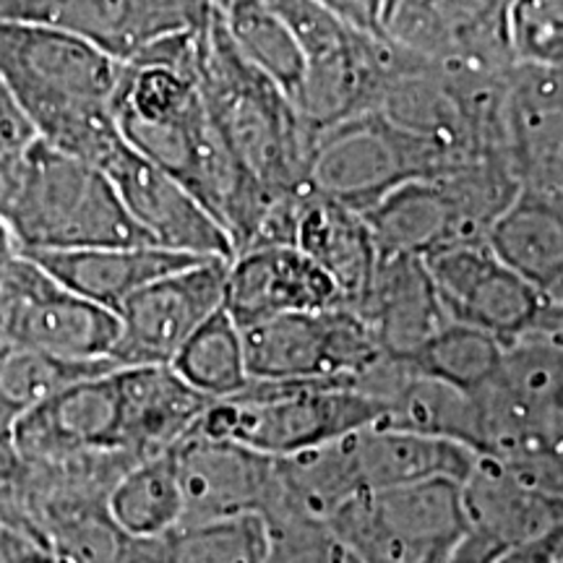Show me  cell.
I'll return each mask as SVG.
<instances>
[{
	"instance_id": "obj_1",
	"label": "cell",
	"mask_w": 563,
	"mask_h": 563,
	"mask_svg": "<svg viewBox=\"0 0 563 563\" xmlns=\"http://www.w3.org/2000/svg\"><path fill=\"white\" fill-rule=\"evenodd\" d=\"M199 30L167 34L123 60L112 118L131 150L173 175L214 217L235 258L256 245L285 196L253 180L211 123L196 79Z\"/></svg>"
},
{
	"instance_id": "obj_2",
	"label": "cell",
	"mask_w": 563,
	"mask_h": 563,
	"mask_svg": "<svg viewBox=\"0 0 563 563\" xmlns=\"http://www.w3.org/2000/svg\"><path fill=\"white\" fill-rule=\"evenodd\" d=\"M121 70L123 60L76 34L0 21V76L34 136L95 167L123 141L112 118Z\"/></svg>"
},
{
	"instance_id": "obj_3",
	"label": "cell",
	"mask_w": 563,
	"mask_h": 563,
	"mask_svg": "<svg viewBox=\"0 0 563 563\" xmlns=\"http://www.w3.org/2000/svg\"><path fill=\"white\" fill-rule=\"evenodd\" d=\"M196 79L203 108L232 157L277 196H306L313 129L277 84L230 40L220 11L196 34Z\"/></svg>"
},
{
	"instance_id": "obj_4",
	"label": "cell",
	"mask_w": 563,
	"mask_h": 563,
	"mask_svg": "<svg viewBox=\"0 0 563 563\" xmlns=\"http://www.w3.org/2000/svg\"><path fill=\"white\" fill-rule=\"evenodd\" d=\"M3 222L21 253L154 245L100 167L42 139L21 152L19 191Z\"/></svg>"
},
{
	"instance_id": "obj_5",
	"label": "cell",
	"mask_w": 563,
	"mask_h": 563,
	"mask_svg": "<svg viewBox=\"0 0 563 563\" xmlns=\"http://www.w3.org/2000/svg\"><path fill=\"white\" fill-rule=\"evenodd\" d=\"M384 415V405L357 391L352 378H251L245 389L211 402L194 433L235 441L272 460H285L378 426Z\"/></svg>"
},
{
	"instance_id": "obj_6",
	"label": "cell",
	"mask_w": 563,
	"mask_h": 563,
	"mask_svg": "<svg viewBox=\"0 0 563 563\" xmlns=\"http://www.w3.org/2000/svg\"><path fill=\"white\" fill-rule=\"evenodd\" d=\"M298 40L306 79L295 100L313 131L373 110L389 68L386 37L357 32L319 0H269Z\"/></svg>"
},
{
	"instance_id": "obj_7",
	"label": "cell",
	"mask_w": 563,
	"mask_h": 563,
	"mask_svg": "<svg viewBox=\"0 0 563 563\" xmlns=\"http://www.w3.org/2000/svg\"><path fill=\"white\" fill-rule=\"evenodd\" d=\"M449 165L433 144L368 110L313 131L308 188L365 214L402 183L433 180Z\"/></svg>"
},
{
	"instance_id": "obj_8",
	"label": "cell",
	"mask_w": 563,
	"mask_h": 563,
	"mask_svg": "<svg viewBox=\"0 0 563 563\" xmlns=\"http://www.w3.org/2000/svg\"><path fill=\"white\" fill-rule=\"evenodd\" d=\"M323 527L363 563H426L467 532L462 483L365 490L342 504Z\"/></svg>"
},
{
	"instance_id": "obj_9",
	"label": "cell",
	"mask_w": 563,
	"mask_h": 563,
	"mask_svg": "<svg viewBox=\"0 0 563 563\" xmlns=\"http://www.w3.org/2000/svg\"><path fill=\"white\" fill-rule=\"evenodd\" d=\"M118 313L70 292L26 253L0 264V342L76 363L112 361Z\"/></svg>"
},
{
	"instance_id": "obj_10",
	"label": "cell",
	"mask_w": 563,
	"mask_h": 563,
	"mask_svg": "<svg viewBox=\"0 0 563 563\" xmlns=\"http://www.w3.org/2000/svg\"><path fill=\"white\" fill-rule=\"evenodd\" d=\"M241 336L249 376L258 382L352 378L384 355L347 306L277 316L243 327Z\"/></svg>"
},
{
	"instance_id": "obj_11",
	"label": "cell",
	"mask_w": 563,
	"mask_h": 563,
	"mask_svg": "<svg viewBox=\"0 0 563 563\" xmlns=\"http://www.w3.org/2000/svg\"><path fill=\"white\" fill-rule=\"evenodd\" d=\"M228 258H201L150 282L118 308L121 334L112 363L170 365L191 336L224 308Z\"/></svg>"
},
{
	"instance_id": "obj_12",
	"label": "cell",
	"mask_w": 563,
	"mask_h": 563,
	"mask_svg": "<svg viewBox=\"0 0 563 563\" xmlns=\"http://www.w3.org/2000/svg\"><path fill=\"white\" fill-rule=\"evenodd\" d=\"M211 11L209 0H0V21L55 26L95 42L118 60L167 34L199 30Z\"/></svg>"
},
{
	"instance_id": "obj_13",
	"label": "cell",
	"mask_w": 563,
	"mask_h": 563,
	"mask_svg": "<svg viewBox=\"0 0 563 563\" xmlns=\"http://www.w3.org/2000/svg\"><path fill=\"white\" fill-rule=\"evenodd\" d=\"M422 262L449 321L481 329L504 344L522 334L545 302L488 243L449 245Z\"/></svg>"
},
{
	"instance_id": "obj_14",
	"label": "cell",
	"mask_w": 563,
	"mask_h": 563,
	"mask_svg": "<svg viewBox=\"0 0 563 563\" xmlns=\"http://www.w3.org/2000/svg\"><path fill=\"white\" fill-rule=\"evenodd\" d=\"M511 0H391L384 37L435 63L509 68L506 32Z\"/></svg>"
},
{
	"instance_id": "obj_15",
	"label": "cell",
	"mask_w": 563,
	"mask_h": 563,
	"mask_svg": "<svg viewBox=\"0 0 563 563\" xmlns=\"http://www.w3.org/2000/svg\"><path fill=\"white\" fill-rule=\"evenodd\" d=\"M131 220L154 245L199 258H232V245L214 217L173 175L141 157L125 141L100 162Z\"/></svg>"
},
{
	"instance_id": "obj_16",
	"label": "cell",
	"mask_w": 563,
	"mask_h": 563,
	"mask_svg": "<svg viewBox=\"0 0 563 563\" xmlns=\"http://www.w3.org/2000/svg\"><path fill=\"white\" fill-rule=\"evenodd\" d=\"M173 456L183 496L180 527L264 514L274 490L277 460L235 441L194 431L175 443Z\"/></svg>"
},
{
	"instance_id": "obj_17",
	"label": "cell",
	"mask_w": 563,
	"mask_h": 563,
	"mask_svg": "<svg viewBox=\"0 0 563 563\" xmlns=\"http://www.w3.org/2000/svg\"><path fill=\"white\" fill-rule=\"evenodd\" d=\"M506 150L519 194L563 199V68L514 63Z\"/></svg>"
},
{
	"instance_id": "obj_18",
	"label": "cell",
	"mask_w": 563,
	"mask_h": 563,
	"mask_svg": "<svg viewBox=\"0 0 563 563\" xmlns=\"http://www.w3.org/2000/svg\"><path fill=\"white\" fill-rule=\"evenodd\" d=\"M115 371V368H112ZM112 371L81 378L13 426L16 462H51L89 452H121V405Z\"/></svg>"
},
{
	"instance_id": "obj_19",
	"label": "cell",
	"mask_w": 563,
	"mask_h": 563,
	"mask_svg": "<svg viewBox=\"0 0 563 563\" xmlns=\"http://www.w3.org/2000/svg\"><path fill=\"white\" fill-rule=\"evenodd\" d=\"M344 306L336 285L295 245L253 249L230 258L224 311L238 329L285 313H311Z\"/></svg>"
},
{
	"instance_id": "obj_20",
	"label": "cell",
	"mask_w": 563,
	"mask_h": 563,
	"mask_svg": "<svg viewBox=\"0 0 563 563\" xmlns=\"http://www.w3.org/2000/svg\"><path fill=\"white\" fill-rule=\"evenodd\" d=\"M112 376L121 405L118 446L131 460L170 452L211 405V399L183 382L173 365H123Z\"/></svg>"
},
{
	"instance_id": "obj_21",
	"label": "cell",
	"mask_w": 563,
	"mask_h": 563,
	"mask_svg": "<svg viewBox=\"0 0 563 563\" xmlns=\"http://www.w3.org/2000/svg\"><path fill=\"white\" fill-rule=\"evenodd\" d=\"M386 355L410 357L449 323L422 258L378 256L368 290L352 306Z\"/></svg>"
},
{
	"instance_id": "obj_22",
	"label": "cell",
	"mask_w": 563,
	"mask_h": 563,
	"mask_svg": "<svg viewBox=\"0 0 563 563\" xmlns=\"http://www.w3.org/2000/svg\"><path fill=\"white\" fill-rule=\"evenodd\" d=\"M51 277L97 306L118 313V308L150 282L186 269L199 256L167 251L159 245H118V249L40 251L26 253Z\"/></svg>"
},
{
	"instance_id": "obj_23",
	"label": "cell",
	"mask_w": 563,
	"mask_h": 563,
	"mask_svg": "<svg viewBox=\"0 0 563 563\" xmlns=\"http://www.w3.org/2000/svg\"><path fill=\"white\" fill-rule=\"evenodd\" d=\"M352 460L365 490H386L428 481L464 483L473 473V449L435 435L371 426L350 433Z\"/></svg>"
},
{
	"instance_id": "obj_24",
	"label": "cell",
	"mask_w": 563,
	"mask_h": 563,
	"mask_svg": "<svg viewBox=\"0 0 563 563\" xmlns=\"http://www.w3.org/2000/svg\"><path fill=\"white\" fill-rule=\"evenodd\" d=\"M292 245L332 277L347 308L368 290L378 249L361 211L321 194H306L298 209Z\"/></svg>"
},
{
	"instance_id": "obj_25",
	"label": "cell",
	"mask_w": 563,
	"mask_h": 563,
	"mask_svg": "<svg viewBox=\"0 0 563 563\" xmlns=\"http://www.w3.org/2000/svg\"><path fill=\"white\" fill-rule=\"evenodd\" d=\"M467 530L490 538L501 551L540 538L563 522V506L514 481L493 456L477 454L467 481L462 483Z\"/></svg>"
},
{
	"instance_id": "obj_26",
	"label": "cell",
	"mask_w": 563,
	"mask_h": 563,
	"mask_svg": "<svg viewBox=\"0 0 563 563\" xmlns=\"http://www.w3.org/2000/svg\"><path fill=\"white\" fill-rule=\"evenodd\" d=\"M378 256L428 258L464 243L456 211L435 180H407L365 211Z\"/></svg>"
},
{
	"instance_id": "obj_27",
	"label": "cell",
	"mask_w": 563,
	"mask_h": 563,
	"mask_svg": "<svg viewBox=\"0 0 563 563\" xmlns=\"http://www.w3.org/2000/svg\"><path fill=\"white\" fill-rule=\"evenodd\" d=\"M488 245L545 300L555 298L563 287V199L519 194L490 228Z\"/></svg>"
},
{
	"instance_id": "obj_28",
	"label": "cell",
	"mask_w": 563,
	"mask_h": 563,
	"mask_svg": "<svg viewBox=\"0 0 563 563\" xmlns=\"http://www.w3.org/2000/svg\"><path fill=\"white\" fill-rule=\"evenodd\" d=\"M104 514L129 540H157L183 522L173 449L133 462L104 496Z\"/></svg>"
},
{
	"instance_id": "obj_29",
	"label": "cell",
	"mask_w": 563,
	"mask_h": 563,
	"mask_svg": "<svg viewBox=\"0 0 563 563\" xmlns=\"http://www.w3.org/2000/svg\"><path fill=\"white\" fill-rule=\"evenodd\" d=\"M272 534L264 517L175 527L157 540H131V563H266Z\"/></svg>"
},
{
	"instance_id": "obj_30",
	"label": "cell",
	"mask_w": 563,
	"mask_h": 563,
	"mask_svg": "<svg viewBox=\"0 0 563 563\" xmlns=\"http://www.w3.org/2000/svg\"><path fill=\"white\" fill-rule=\"evenodd\" d=\"M118 368L112 361L76 363L24 344L0 342V452H13V426L34 407L81 378Z\"/></svg>"
},
{
	"instance_id": "obj_31",
	"label": "cell",
	"mask_w": 563,
	"mask_h": 563,
	"mask_svg": "<svg viewBox=\"0 0 563 563\" xmlns=\"http://www.w3.org/2000/svg\"><path fill=\"white\" fill-rule=\"evenodd\" d=\"M378 426L456 441L473 449L475 454L481 449V412H477L475 394L418 376L412 368L386 402V415Z\"/></svg>"
},
{
	"instance_id": "obj_32",
	"label": "cell",
	"mask_w": 563,
	"mask_h": 563,
	"mask_svg": "<svg viewBox=\"0 0 563 563\" xmlns=\"http://www.w3.org/2000/svg\"><path fill=\"white\" fill-rule=\"evenodd\" d=\"M217 11L222 13L224 30L243 58L277 84L295 104L306 79V60L290 24L269 0H230Z\"/></svg>"
},
{
	"instance_id": "obj_33",
	"label": "cell",
	"mask_w": 563,
	"mask_h": 563,
	"mask_svg": "<svg viewBox=\"0 0 563 563\" xmlns=\"http://www.w3.org/2000/svg\"><path fill=\"white\" fill-rule=\"evenodd\" d=\"M170 365L183 382L194 386L211 402L232 397L251 382L241 329L235 327L224 308L183 344Z\"/></svg>"
},
{
	"instance_id": "obj_34",
	"label": "cell",
	"mask_w": 563,
	"mask_h": 563,
	"mask_svg": "<svg viewBox=\"0 0 563 563\" xmlns=\"http://www.w3.org/2000/svg\"><path fill=\"white\" fill-rule=\"evenodd\" d=\"M501 357V340L481 332V329L449 321L441 332H435L405 361L418 376L435 378V382L454 386V389L475 394L496 376Z\"/></svg>"
},
{
	"instance_id": "obj_35",
	"label": "cell",
	"mask_w": 563,
	"mask_h": 563,
	"mask_svg": "<svg viewBox=\"0 0 563 563\" xmlns=\"http://www.w3.org/2000/svg\"><path fill=\"white\" fill-rule=\"evenodd\" d=\"M506 32L517 63L563 68V0H511Z\"/></svg>"
},
{
	"instance_id": "obj_36",
	"label": "cell",
	"mask_w": 563,
	"mask_h": 563,
	"mask_svg": "<svg viewBox=\"0 0 563 563\" xmlns=\"http://www.w3.org/2000/svg\"><path fill=\"white\" fill-rule=\"evenodd\" d=\"M272 548L266 563H363L344 551L323 525L287 522L269 527Z\"/></svg>"
},
{
	"instance_id": "obj_37",
	"label": "cell",
	"mask_w": 563,
	"mask_h": 563,
	"mask_svg": "<svg viewBox=\"0 0 563 563\" xmlns=\"http://www.w3.org/2000/svg\"><path fill=\"white\" fill-rule=\"evenodd\" d=\"M323 9L347 21L357 32L384 37V19L389 0H319Z\"/></svg>"
},
{
	"instance_id": "obj_38",
	"label": "cell",
	"mask_w": 563,
	"mask_h": 563,
	"mask_svg": "<svg viewBox=\"0 0 563 563\" xmlns=\"http://www.w3.org/2000/svg\"><path fill=\"white\" fill-rule=\"evenodd\" d=\"M34 136V129L26 121V115L13 100L11 89L5 87L3 76H0V152H13L30 146Z\"/></svg>"
},
{
	"instance_id": "obj_39",
	"label": "cell",
	"mask_w": 563,
	"mask_h": 563,
	"mask_svg": "<svg viewBox=\"0 0 563 563\" xmlns=\"http://www.w3.org/2000/svg\"><path fill=\"white\" fill-rule=\"evenodd\" d=\"M563 555V522L540 538L509 548L498 555L496 563H555Z\"/></svg>"
},
{
	"instance_id": "obj_40",
	"label": "cell",
	"mask_w": 563,
	"mask_h": 563,
	"mask_svg": "<svg viewBox=\"0 0 563 563\" xmlns=\"http://www.w3.org/2000/svg\"><path fill=\"white\" fill-rule=\"evenodd\" d=\"M21 152H0V220H5L13 199H16L21 180Z\"/></svg>"
},
{
	"instance_id": "obj_41",
	"label": "cell",
	"mask_w": 563,
	"mask_h": 563,
	"mask_svg": "<svg viewBox=\"0 0 563 563\" xmlns=\"http://www.w3.org/2000/svg\"><path fill=\"white\" fill-rule=\"evenodd\" d=\"M13 253H19V245H16V241H13L9 224L0 220V264H3L5 258H11Z\"/></svg>"
},
{
	"instance_id": "obj_42",
	"label": "cell",
	"mask_w": 563,
	"mask_h": 563,
	"mask_svg": "<svg viewBox=\"0 0 563 563\" xmlns=\"http://www.w3.org/2000/svg\"><path fill=\"white\" fill-rule=\"evenodd\" d=\"M228 3H230V0H214V9H224Z\"/></svg>"
},
{
	"instance_id": "obj_43",
	"label": "cell",
	"mask_w": 563,
	"mask_h": 563,
	"mask_svg": "<svg viewBox=\"0 0 563 563\" xmlns=\"http://www.w3.org/2000/svg\"><path fill=\"white\" fill-rule=\"evenodd\" d=\"M443 553H446V551H443ZM439 555H441V553H439ZM439 555H433V559H428L426 563H435V559H439Z\"/></svg>"
},
{
	"instance_id": "obj_44",
	"label": "cell",
	"mask_w": 563,
	"mask_h": 563,
	"mask_svg": "<svg viewBox=\"0 0 563 563\" xmlns=\"http://www.w3.org/2000/svg\"><path fill=\"white\" fill-rule=\"evenodd\" d=\"M555 563H563V555H561V559H559V561H555Z\"/></svg>"
},
{
	"instance_id": "obj_45",
	"label": "cell",
	"mask_w": 563,
	"mask_h": 563,
	"mask_svg": "<svg viewBox=\"0 0 563 563\" xmlns=\"http://www.w3.org/2000/svg\"><path fill=\"white\" fill-rule=\"evenodd\" d=\"M389 5H391V0H389ZM389 5H386V9H389Z\"/></svg>"
}]
</instances>
